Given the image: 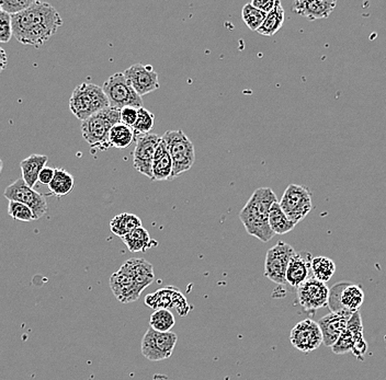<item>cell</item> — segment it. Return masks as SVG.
<instances>
[{"instance_id": "cell-1", "label": "cell", "mask_w": 386, "mask_h": 380, "mask_svg": "<svg viewBox=\"0 0 386 380\" xmlns=\"http://www.w3.org/2000/svg\"><path fill=\"white\" fill-rule=\"evenodd\" d=\"M63 26V19L53 6L35 0L29 9L12 16L14 37L24 46L40 48Z\"/></svg>"}, {"instance_id": "cell-2", "label": "cell", "mask_w": 386, "mask_h": 380, "mask_svg": "<svg viewBox=\"0 0 386 380\" xmlns=\"http://www.w3.org/2000/svg\"><path fill=\"white\" fill-rule=\"evenodd\" d=\"M276 202H278L277 197L270 188H259L253 192L240 213V219L248 234L256 237L262 242L270 241L273 238L276 234L270 227L269 215Z\"/></svg>"}, {"instance_id": "cell-3", "label": "cell", "mask_w": 386, "mask_h": 380, "mask_svg": "<svg viewBox=\"0 0 386 380\" xmlns=\"http://www.w3.org/2000/svg\"><path fill=\"white\" fill-rule=\"evenodd\" d=\"M121 123V110L107 108L81 123V134L93 152H104L111 147L109 136L112 128Z\"/></svg>"}, {"instance_id": "cell-4", "label": "cell", "mask_w": 386, "mask_h": 380, "mask_svg": "<svg viewBox=\"0 0 386 380\" xmlns=\"http://www.w3.org/2000/svg\"><path fill=\"white\" fill-rule=\"evenodd\" d=\"M109 107V99L104 88L93 83H84L77 86L70 99V111L83 122Z\"/></svg>"}, {"instance_id": "cell-5", "label": "cell", "mask_w": 386, "mask_h": 380, "mask_svg": "<svg viewBox=\"0 0 386 380\" xmlns=\"http://www.w3.org/2000/svg\"><path fill=\"white\" fill-rule=\"evenodd\" d=\"M162 139L165 141L173 163V180L191 169L195 161V145L184 130H167Z\"/></svg>"}, {"instance_id": "cell-6", "label": "cell", "mask_w": 386, "mask_h": 380, "mask_svg": "<svg viewBox=\"0 0 386 380\" xmlns=\"http://www.w3.org/2000/svg\"><path fill=\"white\" fill-rule=\"evenodd\" d=\"M104 93L109 99L110 107L122 110L123 108H143V99L128 83L124 72H117L104 81Z\"/></svg>"}, {"instance_id": "cell-7", "label": "cell", "mask_w": 386, "mask_h": 380, "mask_svg": "<svg viewBox=\"0 0 386 380\" xmlns=\"http://www.w3.org/2000/svg\"><path fill=\"white\" fill-rule=\"evenodd\" d=\"M279 203L285 215L296 225L303 221L313 210L312 193L298 184H290Z\"/></svg>"}, {"instance_id": "cell-8", "label": "cell", "mask_w": 386, "mask_h": 380, "mask_svg": "<svg viewBox=\"0 0 386 380\" xmlns=\"http://www.w3.org/2000/svg\"><path fill=\"white\" fill-rule=\"evenodd\" d=\"M178 337L173 332H158L149 328L142 339V354L152 362L169 359L176 348Z\"/></svg>"}, {"instance_id": "cell-9", "label": "cell", "mask_w": 386, "mask_h": 380, "mask_svg": "<svg viewBox=\"0 0 386 380\" xmlns=\"http://www.w3.org/2000/svg\"><path fill=\"white\" fill-rule=\"evenodd\" d=\"M296 254L292 246L283 241L277 242L268 250L264 260V277L279 285L287 284L289 264Z\"/></svg>"}, {"instance_id": "cell-10", "label": "cell", "mask_w": 386, "mask_h": 380, "mask_svg": "<svg viewBox=\"0 0 386 380\" xmlns=\"http://www.w3.org/2000/svg\"><path fill=\"white\" fill-rule=\"evenodd\" d=\"M365 301V292L359 285L340 282L334 285L329 292L328 307L331 312L350 311L357 312Z\"/></svg>"}, {"instance_id": "cell-11", "label": "cell", "mask_w": 386, "mask_h": 380, "mask_svg": "<svg viewBox=\"0 0 386 380\" xmlns=\"http://www.w3.org/2000/svg\"><path fill=\"white\" fill-rule=\"evenodd\" d=\"M3 197L8 201L22 203V204L29 206L35 213V221L40 219L48 212V202H46V197H43L41 193L35 191L32 188H30L22 178L18 179L10 186H7L3 192Z\"/></svg>"}, {"instance_id": "cell-12", "label": "cell", "mask_w": 386, "mask_h": 380, "mask_svg": "<svg viewBox=\"0 0 386 380\" xmlns=\"http://www.w3.org/2000/svg\"><path fill=\"white\" fill-rule=\"evenodd\" d=\"M290 341L294 348L303 353H311L322 346V333L318 322L305 319L298 322L291 330Z\"/></svg>"}, {"instance_id": "cell-13", "label": "cell", "mask_w": 386, "mask_h": 380, "mask_svg": "<svg viewBox=\"0 0 386 380\" xmlns=\"http://www.w3.org/2000/svg\"><path fill=\"white\" fill-rule=\"evenodd\" d=\"M162 137L156 134H147L136 139L133 152V166L137 172L153 180V163Z\"/></svg>"}, {"instance_id": "cell-14", "label": "cell", "mask_w": 386, "mask_h": 380, "mask_svg": "<svg viewBox=\"0 0 386 380\" xmlns=\"http://www.w3.org/2000/svg\"><path fill=\"white\" fill-rule=\"evenodd\" d=\"M329 292L326 283L312 277L298 288V303L305 311H316L328 306Z\"/></svg>"}, {"instance_id": "cell-15", "label": "cell", "mask_w": 386, "mask_h": 380, "mask_svg": "<svg viewBox=\"0 0 386 380\" xmlns=\"http://www.w3.org/2000/svg\"><path fill=\"white\" fill-rule=\"evenodd\" d=\"M145 303L154 310L177 309L178 314L182 317L186 316L191 309L184 294L176 288H162L157 292L149 294L145 297Z\"/></svg>"}, {"instance_id": "cell-16", "label": "cell", "mask_w": 386, "mask_h": 380, "mask_svg": "<svg viewBox=\"0 0 386 380\" xmlns=\"http://www.w3.org/2000/svg\"><path fill=\"white\" fill-rule=\"evenodd\" d=\"M128 83L139 96L153 92L160 88L157 72L152 65L135 64L124 72Z\"/></svg>"}, {"instance_id": "cell-17", "label": "cell", "mask_w": 386, "mask_h": 380, "mask_svg": "<svg viewBox=\"0 0 386 380\" xmlns=\"http://www.w3.org/2000/svg\"><path fill=\"white\" fill-rule=\"evenodd\" d=\"M352 314L354 312L350 311H338V312L326 314L322 319L318 320V325L322 330L324 346L331 348L337 342L339 337L347 329Z\"/></svg>"}, {"instance_id": "cell-18", "label": "cell", "mask_w": 386, "mask_h": 380, "mask_svg": "<svg viewBox=\"0 0 386 380\" xmlns=\"http://www.w3.org/2000/svg\"><path fill=\"white\" fill-rule=\"evenodd\" d=\"M110 288L117 301L122 303L139 301L142 294V290L136 285L135 281L122 270L112 274L110 277Z\"/></svg>"}, {"instance_id": "cell-19", "label": "cell", "mask_w": 386, "mask_h": 380, "mask_svg": "<svg viewBox=\"0 0 386 380\" xmlns=\"http://www.w3.org/2000/svg\"><path fill=\"white\" fill-rule=\"evenodd\" d=\"M336 6L337 3L334 0H298L294 1L292 9L296 14L314 21L318 19H327Z\"/></svg>"}, {"instance_id": "cell-20", "label": "cell", "mask_w": 386, "mask_h": 380, "mask_svg": "<svg viewBox=\"0 0 386 380\" xmlns=\"http://www.w3.org/2000/svg\"><path fill=\"white\" fill-rule=\"evenodd\" d=\"M135 281L136 285L143 292L155 281L154 268L152 263L143 258H132L123 263L121 269Z\"/></svg>"}, {"instance_id": "cell-21", "label": "cell", "mask_w": 386, "mask_h": 380, "mask_svg": "<svg viewBox=\"0 0 386 380\" xmlns=\"http://www.w3.org/2000/svg\"><path fill=\"white\" fill-rule=\"evenodd\" d=\"M309 272H312L311 253L296 252L289 264L287 283L293 288H298L309 279Z\"/></svg>"}, {"instance_id": "cell-22", "label": "cell", "mask_w": 386, "mask_h": 380, "mask_svg": "<svg viewBox=\"0 0 386 380\" xmlns=\"http://www.w3.org/2000/svg\"><path fill=\"white\" fill-rule=\"evenodd\" d=\"M173 163L168 152L165 141L162 139L155 154L153 163V181H171L173 180Z\"/></svg>"}, {"instance_id": "cell-23", "label": "cell", "mask_w": 386, "mask_h": 380, "mask_svg": "<svg viewBox=\"0 0 386 380\" xmlns=\"http://www.w3.org/2000/svg\"><path fill=\"white\" fill-rule=\"evenodd\" d=\"M48 161V157L46 154H31L20 163L22 179L30 188L33 189L39 182L41 171L46 167Z\"/></svg>"}, {"instance_id": "cell-24", "label": "cell", "mask_w": 386, "mask_h": 380, "mask_svg": "<svg viewBox=\"0 0 386 380\" xmlns=\"http://www.w3.org/2000/svg\"><path fill=\"white\" fill-rule=\"evenodd\" d=\"M347 328L351 330L354 334V346L351 353L358 361H363L365 354L368 352V343L363 337V320H361V314L359 311L352 314Z\"/></svg>"}, {"instance_id": "cell-25", "label": "cell", "mask_w": 386, "mask_h": 380, "mask_svg": "<svg viewBox=\"0 0 386 380\" xmlns=\"http://www.w3.org/2000/svg\"><path fill=\"white\" fill-rule=\"evenodd\" d=\"M122 241L131 252H145L149 248L157 245V242L153 241L149 232L143 226L123 237Z\"/></svg>"}, {"instance_id": "cell-26", "label": "cell", "mask_w": 386, "mask_h": 380, "mask_svg": "<svg viewBox=\"0 0 386 380\" xmlns=\"http://www.w3.org/2000/svg\"><path fill=\"white\" fill-rule=\"evenodd\" d=\"M142 227L141 218L134 214L122 213L112 218L110 221V229L115 236L123 237Z\"/></svg>"}, {"instance_id": "cell-27", "label": "cell", "mask_w": 386, "mask_h": 380, "mask_svg": "<svg viewBox=\"0 0 386 380\" xmlns=\"http://www.w3.org/2000/svg\"><path fill=\"white\" fill-rule=\"evenodd\" d=\"M283 22H284V9H283L282 3L277 0L275 8L271 12L267 14L266 20L257 32L264 37H272L281 29Z\"/></svg>"}, {"instance_id": "cell-28", "label": "cell", "mask_w": 386, "mask_h": 380, "mask_svg": "<svg viewBox=\"0 0 386 380\" xmlns=\"http://www.w3.org/2000/svg\"><path fill=\"white\" fill-rule=\"evenodd\" d=\"M269 223L272 232L276 234H284L292 232L296 226L293 221L289 219L288 216L285 215L282 208L280 206L279 202H276L272 205L270 210Z\"/></svg>"}, {"instance_id": "cell-29", "label": "cell", "mask_w": 386, "mask_h": 380, "mask_svg": "<svg viewBox=\"0 0 386 380\" xmlns=\"http://www.w3.org/2000/svg\"><path fill=\"white\" fill-rule=\"evenodd\" d=\"M48 189L57 197L70 194L74 189V177L63 168H55V176Z\"/></svg>"}, {"instance_id": "cell-30", "label": "cell", "mask_w": 386, "mask_h": 380, "mask_svg": "<svg viewBox=\"0 0 386 380\" xmlns=\"http://www.w3.org/2000/svg\"><path fill=\"white\" fill-rule=\"evenodd\" d=\"M135 139L134 130L123 123H119L112 128L110 132L109 141L111 147L117 149H126L132 144Z\"/></svg>"}, {"instance_id": "cell-31", "label": "cell", "mask_w": 386, "mask_h": 380, "mask_svg": "<svg viewBox=\"0 0 386 380\" xmlns=\"http://www.w3.org/2000/svg\"><path fill=\"white\" fill-rule=\"evenodd\" d=\"M336 272V264L331 259L327 257H316L312 259V273L315 279L320 282L327 283Z\"/></svg>"}, {"instance_id": "cell-32", "label": "cell", "mask_w": 386, "mask_h": 380, "mask_svg": "<svg viewBox=\"0 0 386 380\" xmlns=\"http://www.w3.org/2000/svg\"><path fill=\"white\" fill-rule=\"evenodd\" d=\"M149 325L158 332H171V330L176 325V319L168 309H158L151 316Z\"/></svg>"}, {"instance_id": "cell-33", "label": "cell", "mask_w": 386, "mask_h": 380, "mask_svg": "<svg viewBox=\"0 0 386 380\" xmlns=\"http://www.w3.org/2000/svg\"><path fill=\"white\" fill-rule=\"evenodd\" d=\"M266 18L267 14L257 9L256 7H253L251 3H247V5L242 7V21L245 22L246 26H247L251 31H258L259 28L262 26Z\"/></svg>"}, {"instance_id": "cell-34", "label": "cell", "mask_w": 386, "mask_h": 380, "mask_svg": "<svg viewBox=\"0 0 386 380\" xmlns=\"http://www.w3.org/2000/svg\"><path fill=\"white\" fill-rule=\"evenodd\" d=\"M154 122L155 115L153 114L152 112H149L145 108H139L137 120H136L135 124L132 128L134 130L135 139H137L139 136L151 134L149 132L154 128Z\"/></svg>"}, {"instance_id": "cell-35", "label": "cell", "mask_w": 386, "mask_h": 380, "mask_svg": "<svg viewBox=\"0 0 386 380\" xmlns=\"http://www.w3.org/2000/svg\"><path fill=\"white\" fill-rule=\"evenodd\" d=\"M8 214L10 217L14 218L16 221H35V216L32 210L29 206H27V205L22 204V203L9 201Z\"/></svg>"}, {"instance_id": "cell-36", "label": "cell", "mask_w": 386, "mask_h": 380, "mask_svg": "<svg viewBox=\"0 0 386 380\" xmlns=\"http://www.w3.org/2000/svg\"><path fill=\"white\" fill-rule=\"evenodd\" d=\"M354 346V334L351 330L347 328L338 340L331 346V351L335 354H347L352 352Z\"/></svg>"}, {"instance_id": "cell-37", "label": "cell", "mask_w": 386, "mask_h": 380, "mask_svg": "<svg viewBox=\"0 0 386 380\" xmlns=\"http://www.w3.org/2000/svg\"><path fill=\"white\" fill-rule=\"evenodd\" d=\"M35 3V0H1L0 10L5 11L11 16H15L22 11L27 10Z\"/></svg>"}, {"instance_id": "cell-38", "label": "cell", "mask_w": 386, "mask_h": 380, "mask_svg": "<svg viewBox=\"0 0 386 380\" xmlns=\"http://www.w3.org/2000/svg\"><path fill=\"white\" fill-rule=\"evenodd\" d=\"M14 37L12 16L0 10V42L7 43Z\"/></svg>"}, {"instance_id": "cell-39", "label": "cell", "mask_w": 386, "mask_h": 380, "mask_svg": "<svg viewBox=\"0 0 386 380\" xmlns=\"http://www.w3.org/2000/svg\"><path fill=\"white\" fill-rule=\"evenodd\" d=\"M137 115H139V109L133 107L123 108L121 110V123L126 124L128 128H133L137 120Z\"/></svg>"}, {"instance_id": "cell-40", "label": "cell", "mask_w": 386, "mask_h": 380, "mask_svg": "<svg viewBox=\"0 0 386 380\" xmlns=\"http://www.w3.org/2000/svg\"><path fill=\"white\" fill-rule=\"evenodd\" d=\"M276 1L275 0H253V1H251V5L264 12V14H268L275 8Z\"/></svg>"}, {"instance_id": "cell-41", "label": "cell", "mask_w": 386, "mask_h": 380, "mask_svg": "<svg viewBox=\"0 0 386 380\" xmlns=\"http://www.w3.org/2000/svg\"><path fill=\"white\" fill-rule=\"evenodd\" d=\"M54 176H55V168L46 167L41 171L39 182L42 186H48L53 181Z\"/></svg>"}, {"instance_id": "cell-42", "label": "cell", "mask_w": 386, "mask_h": 380, "mask_svg": "<svg viewBox=\"0 0 386 380\" xmlns=\"http://www.w3.org/2000/svg\"><path fill=\"white\" fill-rule=\"evenodd\" d=\"M0 51H1V72H3V70H5L6 61H7V55H6V52L3 48H1Z\"/></svg>"}]
</instances>
